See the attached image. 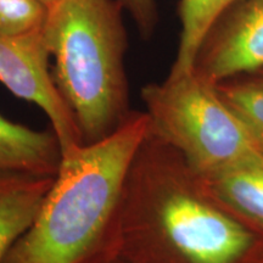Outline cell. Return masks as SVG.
<instances>
[{"label": "cell", "mask_w": 263, "mask_h": 263, "mask_svg": "<svg viewBox=\"0 0 263 263\" xmlns=\"http://www.w3.org/2000/svg\"><path fill=\"white\" fill-rule=\"evenodd\" d=\"M149 133L132 111L112 134L62 156L37 217L3 263H106L116 257L124 185Z\"/></svg>", "instance_id": "2"}, {"label": "cell", "mask_w": 263, "mask_h": 263, "mask_svg": "<svg viewBox=\"0 0 263 263\" xmlns=\"http://www.w3.org/2000/svg\"><path fill=\"white\" fill-rule=\"evenodd\" d=\"M47 10L41 0H0V35L41 31Z\"/></svg>", "instance_id": "12"}, {"label": "cell", "mask_w": 263, "mask_h": 263, "mask_svg": "<svg viewBox=\"0 0 263 263\" xmlns=\"http://www.w3.org/2000/svg\"><path fill=\"white\" fill-rule=\"evenodd\" d=\"M250 74H255V76H257V77L262 78V80H263V68H262V70L257 71V72H255V73H250Z\"/></svg>", "instance_id": "16"}, {"label": "cell", "mask_w": 263, "mask_h": 263, "mask_svg": "<svg viewBox=\"0 0 263 263\" xmlns=\"http://www.w3.org/2000/svg\"><path fill=\"white\" fill-rule=\"evenodd\" d=\"M259 239L178 151L147 133L124 185L117 256L130 263H241Z\"/></svg>", "instance_id": "1"}, {"label": "cell", "mask_w": 263, "mask_h": 263, "mask_svg": "<svg viewBox=\"0 0 263 263\" xmlns=\"http://www.w3.org/2000/svg\"><path fill=\"white\" fill-rule=\"evenodd\" d=\"M236 0H179V44L170 74L192 72L200 45L216 20Z\"/></svg>", "instance_id": "10"}, {"label": "cell", "mask_w": 263, "mask_h": 263, "mask_svg": "<svg viewBox=\"0 0 263 263\" xmlns=\"http://www.w3.org/2000/svg\"><path fill=\"white\" fill-rule=\"evenodd\" d=\"M221 98L244 122L263 153V80L242 74L215 84Z\"/></svg>", "instance_id": "11"}, {"label": "cell", "mask_w": 263, "mask_h": 263, "mask_svg": "<svg viewBox=\"0 0 263 263\" xmlns=\"http://www.w3.org/2000/svg\"><path fill=\"white\" fill-rule=\"evenodd\" d=\"M41 2L43 3V4H45V5H50V4H52V3L54 2H57V0H41Z\"/></svg>", "instance_id": "17"}, {"label": "cell", "mask_w": 263, "mask_h": 263, "mask_svg": "<svg viewBox=\"0 0 263 263\" xmlns=\"http://www.w3.org/2000/svg\"><path fill=\"white\" fill-rule=\"evenodd\" d=\"M200 176L217 201L263 239V161Z\"/></svg>", "instance_id": "9"}, {"label": "cell", "mask_w": 263, "mask_h": 263, "mask_svg": "<svg viewBox=\"0 0 263 263\" xmlns=\"http://www.w3.org/2000/svg\"><path fill=\"white\" fill-rule=\"evenodd\" d=\"M54 177L0 171V263L37 217Z\"/></svg>", "instance_id": "7"}, {"label": "cell", "mask_w": 263, "mask_h": 263, "mask_svg": "<svg viewBox=\"0 0 263 263\" xmlns=\"http://www.w3.org/2000/svg\"><path fill=\"white\" fill-rule=\"evenodd\" d=\"M241 263H263V239H259Z\"/></svg>", "instance_id": "14"}, {"label": "cell", "mask_w": 263, "mask_h": 263, "mask_svg": "<svg viewBox=\"0 0 263 263\" xmlns=\"http://www.w3.org/2000/svg\"><path fill=\"white\" fill-rule=\"evenodd\" d=\"M49 61L42 29L22 35H0V83L47 115L65 156L84 145V141L55 84Z\"/></svg>", "instance_id": "5"}, {"label": "cell", "mask_w": 263, "mask_h": 263, "mask_svg": "<svg viewBox=\"0 0 263 263\" xmlns=\"http://www.w3.org/2000/svg\"><path fill=\"white\" fill-rule=\"evenodd\" d=\"M263 68V0H236L216 20L193 71L217 84Z\"/></svg>", "instance_id": "6"}, {"label": "cell", "mask_w": 263, "mask_h": 263, "mask_svg": "<svg viewBox=\"0 0 263 263\" xmlns=\"http://www.w3.org/2000/svg\"><path fill=\"white\" fill-rule=\"evenodd\" d=\"M124 11L134 20L140 34L149 38L155 31L159 14L155 0H118Z\"/></svg>", "instance_id": "13"}, {"label": "cell", "mask_w": 263, "mask_h": 263, "mask_svg": "<svg viewBox=\"0 0 263 263\" xmlns=\"http://www.w3.org/2000/svg\"><path fill=\"white\" fill-rule=\"evenodd\" d=\"M42 33L51 73L84 144L112 134L129 116L124 57L128 47L118 0H57Z\"/></svg>", "instance_id": "3"}, {"label": "cell", "mask_w": 263, "mask_h": 263, "mask_svg": "<svg viewBox=\"0 0 263 263\" xmlns=\"http://www.w3.org/2000/svg\"><path fill=\"white\" fill-rule=\"evenodd\" d=\"M62 160L54 132H39L0 115V171L55 177Z\"/></svg>", "instance_id": "8"}, {"label": "cell", "mask_w": 263, "mask_h": 263, "mask_svg": "<svg viewBox=\"0 0 263 263\" xmlns=\"http://www.w3.org/2000/svg\"><path fill=\"white\" fill-rule=\"evenodd\" d=\"M149 132L176 149L199 174L263 161L248 128L215 84L188 72L141 89Z\"/></svg>", "instance_id": "4"}, {"label": "cell", "mask_w": 263, "mask_h": 263, "mask_svg": "<svg viewBox=\"0 0 263 263\" xmlns=\"http://www.w3.org/2000/svg\"><path fill=\"white\" fill-rule=\"evenodd\" d=\"M106 263H130V262L126 261V259H123L122 257H120V256H116V257L111 258L110 261L106 262Z\"/></svg>", "instance_id": "15"}]
</instances>
